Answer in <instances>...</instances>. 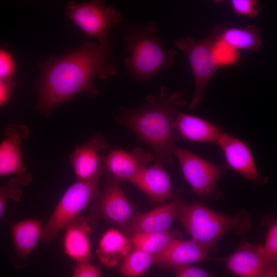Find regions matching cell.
Masks as SVG:
<instances>
[{
	"label": "cell",
	"mask_w": 277,
	"mask_h": 277,
	"mask_svg": "<svg viewBox=\"0 0 277 277\" xmlns=\"http://www.w3.org/2000/svg\"><path fill=\"white\" fill-rule=\"evenodd\" d=\"M111 52V46L87 39L80 47L44 63L36 84V109L48 117L53 109L80 93L96 96L99 91L94 78L106 80L117 72Z\"/></svg>",
	"instance_id": "6da1fadb"
},
{
	"label": "cell",
	"mask_w": 277,
	"mask_h": 277,
	"mask_svg": "<svg viewBox=\"0 0 277 277\" xmlns=\"http://www.w3.org/2000/svg\"><path fill=\"white\" fill-rule=\"evenodd\" d=\"M183 95L181 90L168 93L163 86L159 94L147 95L142 106L121 107L115 118L152 149L155 162L162 165H173V151L179 139L173 124L179 109L187 104Z\"/></svg>",
	"instance_id": "7a4b0ae2"
},
{
	"label": "cell",
	"mask_w": 277,
	"mask_h": 277,
	"mask_svg": "<svg viewBox=\"0 0 277 277\" xmlns=\"http://www.w3.org/2000/svg\"><path fill=\"white\" fill-rule=\"evenodd\" d=\"M154 22L129 27L125 34L128 55L125 60L127 71L137 81L145 82L171 66L177 52L167 49L157 35Z\"/></svg>",
	"instance_id": "3957f363"
},
{
	"label": "cell",
	"mask_w": 277,
	"mask_h": 277,
	"mask_svg": "<svg viewBox=\"0 0 277 277\" xmlns=\"http://www.w3.org/2000/svg\"><path fill=\"white\" fill-rule=\"evenodd\" d=\"M177 217L192 240L208 251L228 231L246 233L251 227L249 214L242 210L233 215L219 213L197 203L184 204Z\"/></svg>",
	"instance_id": "277c9868"
},
{
	"label": "cell",
	"mask_w": 277,
	"mask_h": 277,
	"mask_svg": "<svg viewBox=\"0 0 277 277\" xmlns=\"http://www.w3.org/2000/svg\"><path fill=\"white\" fill-rule=\"evenodd\" d=\"M106 172L86 180H76L66 190L47 223L43 227L41 239L49 243L98 197L99 183Z\"/></svg>",
	"instance_id": "5b68a950"
},
{
	"label": "cell",
	"mask_w": 277,
	"mask_h": 277,
	"mask_svg": "<svg viewBox=\"0 0 277 277\" xmlns=\"http://www.w3.org/2000/svg\"><path fill=\"white\" fill-rule=\"evenodd\" d=\"M225 28L215 25L210 35L200 40L187 36L175 42L176 47L187 56L195 82V90L188 108L193 110L203 100L206 88L217 69L212 54L214 42Z\"/></svg>",
	"instance_id": "8992f818"
},
{
	"label": "cell",
	"mask_w": 277,
	"mask_h": 277,
	"mask_svg": "<svg viewBox=\"0 0 277 277\" xmlns=\"http://www.w3.org/2000/svg\"><path fill=\"white\" fill-rule=\"evenodd\" d=\"M66 8L65 15L88 36L96 37L101 46H111L110 29L123 20L122 14L115 6L104 1L94 0L83 3L70 1Z\"/></svg>",
	"instance_id": "52a82bcc"
},
{
	"label": "cell",
	"mask_w": 277,
	"mask_h": 277,
	"mask_svg": "<svg viewBox=\"0 0 277 277\" xmlns=\"http://www.w3.org/2000/svg\"><path fill=\"white\" fill-rule=\"evenodd\" d=\"M121 181L106 172L105 184L98 197L89 206L91 220L103 217L123 229L130 224L136 211L121 186Z\"/></svg>",
	"instance_id": "ba28073f"
},
{
	"label": "cell",
	"mask_w": 277,
	"mask_h": 277,
	"mask_svg": "<svg viewBox=\"0 0 277 277\" xmlns=\"http://www.w3.org/2000/svg\"><path fill=\"white\" fill-rule=\"evenodd\" d=\"M173 155L179 161L184 178L197 195L203 198L215 191L225 166L210 162L177 146Z\"/></svg>",
	"instance_id": "9c48e42d"
},
{
	"label": "cell",
	"mask_w": 277,
	"mask_h": 277,
	"mask_svg": "<svg viewBox=\"0 0 277 277\" xmlns=\"http://www.w3.org/2000/svg\"><path fill=\"white\" fill-rule=\"evenodd\" d=\"M30 134L26 125L9 124L5 128V137L0 143V176L14 175L20 186L27 185L32 180L22 154V143Z\"/></svg>",
	"instance_id": "30bf717a"
},
{
	"label": "cell",
	"mask_w": 277,
	"mask_h": 277,
	"mask_svg": "<svg viewBox=\"0 0 277 277\" xmlns=\"http://www.w3.org/2000/svg\"><path fill=\"white\" fill-rule=\"evenodd\" d=\"M228 269L241 277H275L276 261L265 253L262 245L243 242L226 260Z\"/></svg>",
	"instance_id": "8fae6325"
},
{
	"label": "cell",
	"mask_w": 277,
	"mask_h": 277,
	"mask_svg": "<svg viewBox=\"0 0 277 277\" xmlns=\"http://www.w3.org/2000/svg\"><path fill=\"white\" fill-rule=\"evenodd\" d=\"M184 204L182 188H180L171 202L146 212L136 211L129 225L123 229L124 234L129 239L139 233L167 230Z\"/></svg>",
	"instance_id": "7c38bea8"
},
{
	"label": "cell",
	"mask_w": 277,
	"mask_h": 277,
	"mask_svg": "<svg viewBox=\"0 0 277 277\" xmlns=\"http://www.w3.org/2000/svg\"><path fill=\"white\" fill-rule=\"evenodd\" d=\"M108 147L106 138L98 133L75 148L69 156V162L76 180H89L100 173L106 172L104 156L99 154Z\"/></svg>",
	"instance_id": "4fadbf2b"
},
{
	"label": "cell",
	"mask_w": 277,
	"mask_h": 277,
	"mask_svg": "<svg viewBox=\"0 0 277 277\" xmlns=\"http://www.w3.org/2000/svg\"><path fill=\"white\" fill-rule=\"evenodd\" d=\"M153 160L151 153L139 147L130 152L117 148L104 156V163L106 172L120 181L126 180L131 183Z\"/></svg>",
	"instance_id": "5bb4252c"
},
{
	"label": "cell",
	"mask_w": 277,
	"mask_h": 277,
	"mask_svg": "<svg viewBox=\"0 0 277 277\" xmlns=\"http://www.w3.org/2000/svg\"><path fill=\"white\" fill-rule=\"evenodd\" d=\"M227 165L245 179L259 182V177L252 153L248 146L233 135L224 133L217 142Z\"/></svg>",
	"instance_id": "9a60e30c"
},
{
	"label": "cell",
	"mask_w": 277,
	"mask_h": 277,
	"mask_svg": "<svg viewBox=\"0 0 277 277\" xmlns=\"http://www.w3.org/2000/svg\"><path fill=\"white\" fill-rule=\"evenodd\" d=\"M131 183L153 202L164 203L175 196L169 174L156 162L144 168Z\"/></svg>",
	"instance_id": "2e32d148"
},
{
	"label": "cell",
	"mask_w": 277,
	"mask_h": 277,
	"mask_svg": "<svg viewBox=\"0 0 277 277\" xmlns=\"http://www.w3.org/2000/svg\"><path fill=\"white\" fill-rule=\"evenodd\" d=\"M208 251L192 240L176 239L164 249L153 255L154 263L162 267H175L207 260H215Z\"/></svg>",
	"instance_id": "e0dca14e"
},
{
	"label": "cell",
	"mask_w": 277,
	"mask_h": 277,
	"mask_svg": "<svg viewBox=\"0 0 277 277\" xmlns=\"http://www.w3.org/2000/svg\"><path fill=\"white\" fill-rule=\"evenodd\" d=\"M89 217L77 216L64 229V248L66 254L76 262L92 259L90 235L92 229Z\"/></svg>",
	"instance_id": "ac0fdd59"
},
{
	"label": "cell",
	"mask_w": 277,
	"mask_h": 277,
	"mask_svg": "<svg viewBox=\"0 0 277 277\" xmlns=\"http://www.w3.org/2000/svg\"><path fill=\"white\" fill-rule=\"evenodd\" d=\"M173 126L179 136L194 142L217 143L224 133L220 127L180 111L176 113Z\"/></svg>",
	"instance_id": "d6986e66"
},
{
	"label": "cell",
	"mask_w": 277,
	"mask_h": 277,
	"mask_svg": "<svg viewBox=\"0 0 277 277\" xmlns=\"http://www.w3.org/2000/svg\"><path fill=\"white\" fill-rule=\"evenodd\" d=\"M132 247L130 240L123 233L110 228L102 235L96 254L102 264L111 268L122 262Z\"/></svg>",
	"instance_id": "ffe728a7"
},
{
	"label": "cell",
	"mask_w": 277,
	"mask_h": 277,
	"mask_svg": "<svg viewBox=\"0 0 277 277\" xmlns=\"http://www.w3.org/2000/svg\"><path fill=\"white\" fill-rule=\"evenodd\" d=\"M16 256L24 259L36 247L43 229L42 221L28 219L10 225Z\"/></svg>",
	"instance_id": "44dd1931"
},
{
	"label": "cell",
	"mask_w": 277,
	"mask_h": 277,
	"mask_svg": "<svg viewBox=\"0 0 277 277\" xmlns=\"http://www.w3.org/2000/svg\"><path fill=\"white\" fill-rule=\"evenodd\" d=\"M260 32L255 26L248 25L244 28H224L221 37L234 48L258 52L262 49Z\"/></svg>",
	"instance_id": "7402d4cb"
},
{
	"label": "cell",
	"mask_w": 277,
	"mask_h": 277,
	"mask_svg": "<svg viewBox=\"0 0 277 277\" xmlns=\"http://www.w3.org/2000/svg\"><path fill=\"white\" fill-rule=\"evenodd\" d=\"M182 236L177 230L139 233L130 238L133 247L141 249L152 255L164 249L170 243Z\"/></svg>",
	"instance_id": "603a6c76"
},
{
	"label": "cell",
	"mask_w": 277,
	"mask_h": 277,
	"mask_svg": "<svg viewBox=\"0 0 277 277\" xmlns=\"http://www.w3.org/2000/svg\"><path fill=\"white\" fill-rule=\"evenodd\" d=\"M154 263L153 255L135 247L122 260L120 272L126 276H137L145 274Z\"/></svg>",
	"instance_id": "cb8c5ba5"
},
{
	"label": "cell",
	"mask_w": 277,
	"mask_h": 277,
	"mask_svg": "<svg viewBox=\"0 0 277 277\" xmlns=\"http://www.w3.org/2000/svg\"><path fill=\"white\" fill-rule=\"evenodd\" d=\"M212 54L217 68L237 64L241 55L240 50L228 44L221 35L213 44Z\"/></svg>",
	"instance_id": "d4e9b609"
},
{
	"label": "cell",
	"mask_w": 277,
	"mask_h": 277,
	"mask_svg": "<svg viewBox=\"0 0 277 277\" xmlns=\"http://www.w3.org/2000/svg\"><path fill=\"white\" fill-rule=\"evenodd\" d=\"M23 195V191L15 177L10 179L8 182L0 185V219L7 202L10 200L19 201Z\"/></svg>",
	"instance_id": "484cf974"
},
{
	"label": "cell",
	"mask_w": 277,
	"mask_h": 277,
	"mask_svg": "<svg viewBox=\"0 0 277 277\" xmlns=\"http://www.w3.org/2000/svg\"><path fill=\"white\" fill-rule=\"evenodd\" d=\"M230 3L234 12L239 15L252 18L260 13L261 5L258 1L232 0Z\"/></svg>",
	"instance_id": "4316f807"
},
{
	"label": "cell",
	"mask_w": 277,
	"mask_h": 277,
	"mask_svg": "<svg viewBox=\"0 0 277 277\" xmlns=\"http://www.w3.org/2000/svg\"><path fill=\"white\" fill-rule=\"evenodd\" d=\"M15 73V63L10 53L0 48V79L12 81Z\"/></svg>",
	"instance_id": "83f0119b"
},
{
	"label": "cell",
	"mask_w": 277,
	"mask_h": 277,
	"mask_svg": "<svg viewBox=\"0 0 277 277\" xmlns=\"http://www.w3.org/2000/svg\"><path fill=\"white\" fill-rule=\"evenodd\" d=\"M267 255L272 260H277V224L275 221L269 226L266 242L263 245Z\"/></svg>",
	"instance_id": "f1b7e54d"
},
{
	"label": "cell",
	"mask_w": 277,
	"mask_h": 277,
	"mask_svg": "<svg viewBox=\"0 0 277 277\" xmlns=\"http://www.w3.org/2000/svg\"><path fill=\"white\" fill-rule=\"evenodd\" d=\"M72 277H101L97 268L90 261L78 262L73 268Z\"/></svg>",
	"instance_id": "f546056e"
},
{
	"label": "cell",
	"mask_w": 277,
	"mask_h": 277,
	"mask_svg": "<svg viewBox=\"0 0 277 277\" xmlns=\"http://www.w3.org/2000/svg\"><path fill=\"white\" fill-rule=\"evenodd\" d=\"M176 277H214L205 270L190 265L172 268Z\"/></svg>",
	"instance_id": "4dcf8cb0"
},
{
	"label": "cell",
	"mask_w": 277,
	"mask_h": 277,
	"mask_svg": "<svg viewBox=\"0 0 277 277\" xmlns=\"http://www.w3.org/2000/svg\"><path fill=\"white\" fill-rule=\"evenodd\" d=\"M15 86L13 80L0 79V107L4 106L10 98Z\"/></svg>",
	"instance_id": "1f68e13d"
}]
</instances>
